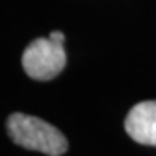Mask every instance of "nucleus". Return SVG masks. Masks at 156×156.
I'll return each instance as SVG.
<instances>
[{
	"label": "nucleus",
	"instance_id": "20e7f679",
	"mask_svg": "<svg viewBox=\"0 0 156 156\" xmlns=\"http://www.w3.org/2000/svg\"><path fill=\"white\" fill-rule=\"evenodd\" d=\"M49 37L54 38V40H58V41H62V43H64V40H66V35H64L61 30H54V32H51V34H49Z\"/></svg>",
	"mask_w": 156,
	"mask_h": 156
},
{
	"label": "nucleus",
	"instance_id": "f257e3e1",
	"mask_svg": "<svg viewBox=\"0 0 156 156\" xmlns=\"http://www.w3.org/2000/svg\"><path fill=\"white\" fill-rule=\"evenodd\" d=\"M6 132L16 145L48 156H61L69 148L66 136L56 126L21 112L11 113L8 116Z\"/></svg>",
	"mask_w": 156,
	"mask_h": 156
},
{
	"label": "nucleus",
	"instance_id": "7ed1b4c3",
	"mask_svg": "<svg viewBox=\"0 0 156 156\" xmlns=\"http://www.w3.org/2000/svg\"><path fill=\"white\" fill-rule=\"evenodd\" d=\"M124 129L134 142L156 147V101H144L129 110Z\"/></svg>",
	"mask_w": 156,
	"mask_h": 156
},
{
	"label": "nucleus",
	"instance_id": "f03ea898",
	"mask_svg": "<svg viewBox=\"0 0 156 156\" xmlns=\"http://www.w3.org/2000/svg\"><path fill=\"white\" fill-rule=\"evenodd\" d=\"M23 69L32 80L48 81L58 76L67 64L64 43L51 37H41L29 43L23 53Z\"/></svg>",
	"mask_w": 156,
	"mask_h": 156
}]
</instances>
